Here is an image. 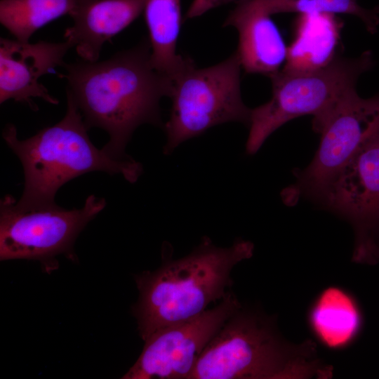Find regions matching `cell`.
<instances>
[{"mask_svg": "<svg viewBox=\"0 0 379 379\" xmlns=\"http://www.w3.org/2000/svg\"><path fill=\"white\" fill-rule=\"evenodd\" d=\"M62 67L65 73L59 76L67 81L66 93L88 129L99 128L108 133L102 149L110 157H130L126 146L142 124L164 128L160 101L171 97L173 81L152 65L148 38L106 60L65 62Z\"/></svg>", "mask_w": 379, "mask_h": 379, "instance_id": "1", "label": "cell"}, {"mask_svg": "<svg viewBox=\"0 0 379 379\" xmlns=\"http://www.w3.org/2000/svg\"><path fill=\"white\" fill-rule=\"evenodd\" d=\"M253 250L250 241L238 239L230 246L220 247L204 237L187 255L171 259L164 253L159 267L135 275L139 295L132 312L142 340L222 299L231 290L234 267L251 258Z\"/></svg>", "mask_w": 379, "mask_h": 379, "instance_id": "2", "label": "cell"}, {"mask_svg": "<svg viewBox=\"0 0 379 379\" xmlns=\"http://www.w3.org/2000/svg\"><path fill=\"white\" fill-rule=\"evenodd\" d=\"M332 374L312 340L286 341L273 317L241 305L205 347L189 379L329 378Z\"/></svg>", "mask_w": 379, "mask_h": 379, "instance_id": "3", "label": "cell"}, {"mask_svg": "<svg viewBox=\"0 0 379 379\" xmlns=\"http://www.w3.org/2000/svg\"><path fill=\"white\" fill-rule=\"evenodd\" d=\"M67 94L64 117L33 136L20 140L17 129L8 124L3 138L19 158L25 183L17 205L23 208L55 204L58 190L69 180L93 171L121 175L131 183L138 180L142 166L131 157L119 159L98 149L91 141L88 128L72 98Z\"/></svg>", "mask_w": 379, "mask_h": 379, "instance_id": "4", "label": "cell"}, {"mask_svg": "<svg viewBox=\"0 0 379 379\" xmlns=\"http://www.w3.org/2000/svg\"><path fill=\"white\" fill-rule=\"evenodd\" d=\"M374 65L373 54L368 50L355 58L336 56L317 69L289 72L281 69L270 76L271 98L251 109L246 153L255 154L272 133L299 117L312 116L313 129L320 133L340 102L356 90L359 77Z\"/></svg>", "mask_w": 379, "mask_h": 379, "instance_id": "5", "label": "cell"}, {"mask_svg": "<svg viewBox=\"0 0 379 379\" xmlns=\"http://www.w3.org/2000/svg\"><path fill=\"white\" fill-rule=\"evenodd\" d=\"M241 68L235 51L210 67L197 68L193 62L173 81L171 113L163 128L164 154L215 126L232 121L249 125L251 109L241 98Z\"/></svg>", "mask_w": 379, "mask_h": 379, "instance_id": "6", "label": "cell"}, {"mask_svg": "<svg viewBox=\"0 0 379 379\" xmlns=\"http://www.w3.org/2000/svg\"><path fill=\"white\" fill-rule=\"evenodd\" d=\"M11 195L0 202V260H38L46 272L58 268L56 257L75 261L74 245L87 224L106 206L104 198L88 196L80 208L56 204L23 208Z\"/></svg>", "mask_w": 379, "mask_h": 379, "instance_id": "7", "label": "cell"}, {"mask_svg": "<svg viewBox=\"0 0 379 379\" xmlns=\"http://www.w3.org/2000/svg\"><path fill=\"white\" fill-rule=\"evenodd\" d=\"M313 199L352 226L354 262L379 263V133L365 143Z\"/></svg>", "mask_w": 379, "mask_h": 379, "instance_id": "8", "label": "cell"}, {"mask_svg": "<svg viewBox=\"0 0 379 379\" xmlns=\"http://www.w3.org/2000/svg\"><path fill=\"white\" fill-rule=\"evenodd\" d=\"M379 133V94L361 98L356 90L348 94L327 120L319 148L310 162L296 173V182L282 195L314 199L359 149Z\"/></svg>", "mask_w": 379, "mask_h": 379, "instance_id": "9", "label": "cell"}, {"mask_svg": "<svg viewBox=\"0 0 379 379\" xmlns=\"http://www.w3.org/2000/svg\"><path fill=\"white\" fill-rule=\"evenodd\" d=\"M241 305L230 290L214 307L156 331L122 378L189 379L205 347Z\"/></svg>", "mask_w": 379, "mask_h": 379, "instance_id": "10", "label": "cell"}, {"mask_svg": "<svg viewBox=\"0 0 379 379\" xmlns=\"http://www.w3.org/2000/svg\"><path fill=\"white\" fill-rule=\"evenodd\" d=\"M72 45L64 42H23L0 39V103L13 100L37 110L33 98H39L53 105L58 100L39 82V79L57 67Z\"/></svg>", "mask_w": 379, "mask_h": 379, "instance_id": "11", "label": "cell"}, {"mask_svg": "<svg viewBox=\"0 0 379 379\" xmlns=\"http://www.w3.org/2000/svg\"><path fill=\"white\" fill-rule=\"evenodd\" d=\"M223 26H232L238 32L236 51L246 72L270 77L281 69L286 61L288 47L260 0L237 4Z\"/></svg>", "mask_w": 379, "mask_h": 379, "instance_id": "12", "label": "cell"}, {"mask_svg": "<svg viewBox=\"0 0 379 379\" xmlns=\"http://www.w3.org/2000/svg\"><path fill=\"white\" fill-rule=\"evenodd\" d=\"M146 0H89L70 17L64 37L81 60L98 61L104 44L131 24Z\"/></svg>", "mask_w": 379, "mask_h": 379, "instance_id": "13", "label": "cell"}, {"mask_svg": "<svg viewBox=\"0 0 379 379\" xmlns=\"http://www.w3.org/2000/svg\"><path fill=\"white\" fill-rule=\"evenodd\" d=\"M363 321L357 300L336 286L321 291L308 314V323L314 335L324 346L333 350L352 344L361 331Z\"/></svg>", "mask_w": 379, "mask_h": 379, "instance_id": "14", "label": "cell"}, {"mask_svg": "<svg viewBox=\"0 0 379 379\" xmlns=\"http://www.w3.org/2000/svg\"><path fill=\"white\" fill-rule=\"evenodd\" d=\"M340 27L333 14H300L295 38L288 47L282 69L289 72H309L331 62L337 56Z\"/></svg>", "mask_w": 379, "mask_h": 379, "instance_id": "15", "label": "cell"}, {"mask_svg": "<svg viewBox=\"0 0 379 379\" xmlns=\"http://www.w3.org/2000/svg\"><path fill=\"white\" fill-rule=\"evenodd\" d=\"M143 13L152 65L173 81L193 62L176 50L182 20L180 0H146Z\"/></svg>", "mask_w": 379, "mask_h": 379, "instance_id": "16", "label": "cell"}, {"mask_svg": "<svg viewBox=\"0 0 379 379\" xmlns=\"http://www.w3.org/2000/svg\"><path fill=\"white\" fill-rule=\"evenodd\" d=\"M89 0H1V24L15 39L29 42L33 34L57 18L71 16Z\"/></svg>", "mask_w": 379, "mask_h": 379, "instance_id": "17", "label": "cell"}, {"mask_svg": "<svg viewBox=\"0 0 379 379\" xmlns=\"http://www.w3.org/2000/svg\"><path fill=\"white\" fill-rule=\"evenodd\" d=\"M260 1L270 15L282 13L349 14L359 18L371 34H375L379 25V5L373 8H366L360 6L357 0Z\"/></svg>", "mask_w": 379, "mask_h": 379, "instance_id": "18", "label": "cell"}, {"mask_svg": "<svg viewBox=\"0 0 379 379\" xmlns=\"http://www.w3.org/2000/svg\"><path fill=\"white\" fill-rule=\"evenodd\" d=\"M244 1L246 0H193L185 13V20L197 18L222 5L232 2L237 4Z\"/></svg>", "mask_w": 379, "mask_h": 379, "instance_id": "19", "label": "cell"}]
</instances>
